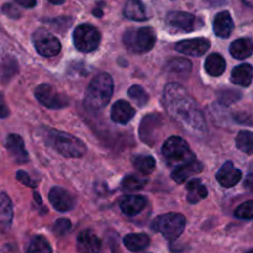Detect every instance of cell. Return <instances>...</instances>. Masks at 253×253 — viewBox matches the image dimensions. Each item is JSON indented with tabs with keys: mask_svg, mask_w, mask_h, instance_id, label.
Here are the masks:
<instances>
[{
	"mask_svg": "<svg viewBox=\"0 0 253 253\" xmlns=\"http://www.w3.org/2000/svg\"><path fill=\"white\" fill-rule=\"evenodd\" d=\"M128 96L132 99L133 103L137 106L142 108L147 104L148 101V95L145 91V89L140 85H132L130 89H128Z\"/></svg>",
	"mask_w": 253,
	"mask_h": 253,
	"instance_id": "cell-33",
	"label": "cell"
},
{
	"mask_svg": "<svg viewBox=\"0 0 253 253\" xmlns=\"http://www.w3.org/2000/svg\"><path fill=\"white\" fill-rule=\"evenodd\" d=\"M162 126V118L158 114H150L142 119L140 125V137L147 145L153 146L157 140L158 130Z\"/></svg>",
	"mask_w": 253,
	"mask_h": 253,
	"instance_id": "cell-11",
	"label": "cell"
},
{
	"mask_svg": "<svg viewBox=\"0 0 253 253\" xmlns=\"http://www.w3.org/2000/svg\"><path fill=\"white\" fill-rule=\"evenodd\" d=\"M136 110L130 103L125 100H119L111 108V119L118 124H127L135 116Z\"/></svg>",
	"mask_w": 253,
	"mask_h": 253,
	"instance_id": "cell-20",
	"label": "cell"
},
{
	"mask_svg": "<svg viewBox=\"0 0 253 253\" xmlns=\"http://www.w3.org/2000/svg\"><path fill=\"white\" fill-rule=\"evenodd\" d=\"M26 253H52L51 245L43 236H36L30 242Z\"/></svg>",
	"mask_w": 253,
	"mask_h": 253,
	"instance_id": "cell-32",
	"label": "cell"
},
{
	"mask_svg": "<svg viewBox=\"0 0 253 253\" xmlns=\"http://www.w3.org/2000/svg\"><path fill=\"white\" fill-rule=\"evenodd\" d=\"M219 101L222 105H230V104L235 103V101L239 100L241 98V94L237 93V91L232 90H224L221 93H219Z\"/></svg>",
	"mask_w": 253,
	"mask_h": 253,
	"instance_id": "cell-35",
	"label": "cell"
},
{
	"mask_svg": "<svg viewBox=\"0 0 253 253\" xmlns=\"http://www.w3.org/2000/svg\"><path fill=\"white\" fill-rule=\"evenodd\" d=\"M147 180L145 178L140 177V175H135V174H130L126 175L125 178L121 182V189L124 192H136V190L142 189L143 187L146 185Z\"/></svg>",
	"mask_w": 253,
	"mask_h": 253,
	"instance_id": "cell-30",
	"label": "cell"
},
{
	"mask_svg": "<svg viewBox=\"0 0 253 253\" xmlns=\"http://www.w3.org/2000/svg\"><path fill=\"white\" fill-rule=\"evenodd\" d=\"M166 24L179 32H192L198 29V19L193 14L184 11H170L166 16Z\"/></svg>",
	"mask_w": 253,
	"mask_h": 253,
	"instance_id": "cell-10",
	"label": "cell"
},
{
	"mask_svg": "<svg viewBox=\"0 0 253 253\" xmlns=\"http://www.w3.org/2000/svg\"><path fill=\"white\" fill-rule=\"evenodd\" d=\"M247 253H253V249H252V250H250V251L247 252Z\"/></svg>",
	"mask_w": 253,
	"mask_h": 253,
	"instance_id": "cell-44",
	"label": "cell"
},
{
	"mask_svg": "<svg viewBox=\"0 0 253 253\" xmlns=\"http://www.w3.org/2000/svg\"><path fill=\"white\" fill-rule=\"evenodd\" d=\"M210 48V42L207 39H192V40H182L175 44V49L179 53L185 54V56L199 57L207 53L208 49Z\"/></svg>",
	"mask_w": 253,
	"mask_h": 253,
	"instance_id": "cell-12",
	"label": "cell"
},
{
	"mask_svg": "<svg viewBox=\"0 0 253 253\" xmlns=\"http://www.w3.org/2000/svg\"><path fill=\"white\" fill-rule=\"evenodd\" d=\"M242 1H244L245 4L247 5V6H250V7H253V0H242Z\"/></svg>",
	"mask_w": 253,
	"mask_h": 253,
	"instance_id": "cell-43",
	"label": "cell"
},
{
	"mask_svg": "<svg viewBox=\"0 0 253 253\" xmlns=\"http://www.w3.org/2000/svg\"><path fill=\"white\" fill-rule=\"evenodd\" d=\"M124 15L133 21H145L148 19L145 5L141 0H127L124 7Z\"/></svg>",
	"mask_w": 253,
	"mask_h": 253,
	"instance_id": "cell-24",
	"label": "cell"
},
{
	"mask_svg": "<svg viewBox=\"0 0 253 253\" xmlns=\"http://www.w3.org/2000/svg\"><path fill=\"white\" fill-rule=\"evenodd\" d=\"M1 10L6 16L11 17V19H19L20 17V11L12 4H5Z\"/></svg>",
	"mask_w": 253,
	"mask_h": 253,
	"instance_id": "cell-38",
	"label": "cell"
},
{
	"mask_svg": "<svg viewBox=\"0 0 253 253\" xmlns=\"http://www.w3.org/2000/svg\"><path fill=\"white\" fill-rule=\"evenodd\" d=\"M235 216L242 220H253V200L242 203L235 210Z\"/></svg>",
	"mask_w": 253,
	"mask_h": 253,
	"instance_id": "cell-34",
	"label": "cell"
},
{
	"mask_svg": "<svg viewBox=\"0 0 253 253\" xmlns=\"http://www.w3.org/2000/svg\"><path fill=\"white\" fill-rule=\"evenodd\" d=\"M187 220L182 214H165L156 217L152 222V229L163 235L168 241H174L183 234Z\"/></svg>",
	"mask_w": 253,
	"mask_h": 253,
	"instance_id": "cell-6",
	"label": "cell"
},
{
	"mask_svg": "<svg viewBox=\"0 0 253 253\" xmlns=\"http://www.w3.org/2000/svg\"><path fill=\"white\" fill-rule=\"evenodd\" d=\"M14 217L11 199L6 193H0V232L10 230Z\"/></svg>",
	"mask_w": 253,
	"mask_h": 253,
	"instance_id": "cell-19",
	"label": "cell"
},
{
	"mask_svg": "<svg viewBox=\"0 0 253 253\" xmlns=\"http://www.w3.org/2000/svg\"><path fill=\"white\" fill-rule=\"evenodd\" d=\"M48 1L52 2V4H54V5H61V4H63L64 0H48Z\"/></svg>",
	"mask_w": 253,
	"mask_h": 253,
	"instance_id": "cell-42",
	"label": "cell"
},
{
	"mask_svg": "<svg viewBox=\"0 0 253 253\" xmlns=\"http://www.w3.org/2000/svg\"><path fill=\"white\" fill-rule=\"evenodd\" d=\"M123 42L132 53H146L151 51L156 43V34L151 27L127 30L124 34Z\"/></svg>",
	"mask_w": 253,
	"mask_h": 253,
	"instance_id": "cell-5",
	"label": "cell"
},
{
	"mask_svg": "<svg viewBox=\"0 0 253 253\" xmlns=\"http://www.w3.org/2000/svg\"><path fill=\"white\" fill-rule=\"evenodd\" d=\"M35 96L40 104L48 109L66 108L69 103V100L63 94L58 93L49 84H41V85L37 86L36 90H35Z\"/></svg>",
	"mask_w": 253,
	"mask_h": 253,
	"instance_id": "cell-9",
	"label": "cell"
},
{
	"mask_svg": "<svg viewBox=\"0 0 253 253\" xmlns=\"http://www.w3.org/2000/svg\"><path fill=\"white\" fill-rule=\"evenodd\" d=\"M6 148L17 163H26L29 161V152L25 148V143L21 136L15 135V133L7 136Z\"/></svg>",
	"mask_w": 253,
	"mask_h": 253,
	"instance_id": "cell-16",
	"label": "cell"
},
{
	"mask_svg": "<svg viewBox=\"0 0 253 253\" xmlns=\"http://www.w3.org/2000/svg\"><path fill=\"white\" fill-rule=\"evenodd\" d=\"M9 114H10L9 106H7L6 101H5L4 94L0 91V119L7 118V116H9Z\"/></svg>",
	"mask_w": 253,
	"mask_h": 253,
	"instance_id": "cell-39",
	"label": "cell"
},
{
	"mask_svg": "<svg viewBox=\"0 0 253 253\" xmlns=\"http://www.w3.org/2000/svg\"><path fill=\"white\" fill-rule=\"evenodd\" d=\"M253 79V67L251 64H240L232 69L231 82L240 86H249Z\"/></svg>",
	"mask_w": 253,
	"mask_h": 253,
	"instance_id": "cell-23",
	"label": "cell"
},
{
	"mask_svg": "<svg viewBox=\"0 0 253 253\" xmlns=\"http://www.w3.org/2000/svg\"><path fill=\"white\" fill-rule=\"evenodd\" d=\"M73 43L83 53L95 51L100 43V32L93 25L82 24L73 32Z\"/></svg>",
	"mask_w": 253,
	"mask_h": 253,
	"instance_id": "cell-7",
	"label": "cell"
},
{
	"mask_svg": "<svg viewBox=\"0 0 253 253\" xmlns=\"http://www.w3.org/2000/svg\"><path fill=\"white\" fill-rule=\"evenodd\" d=\"M15 1L19 5H21V6L30 9V7H34L36 5L37 0H15Z\"/></svg>",
	"mask_w": 253,
	"mask_h": 253,
	"instance_id": "cell-40",
	"label": "cell"
},
{
	"mask_svg": "<svg viewBox=\"0 0 253 253\" xmlns=\"http://www.w3.org/2000/svg\"><path fill=\"white\" fill-rule=\"evenodd\" d=\"M203 170V165L199 161L195 158V160L189 161V162L184 163V165L179 166V167L174 168L172 173L173 180H175L177 183H184L185 180L189 179L193 175L199 174Z\"/></svg>",
	"mask_w": 253,
	"mask_h": 253,
	"instance_id": "cell-17",
	"label": "cell"
},
{
	"mask_svg": "<svg viewBox=\"0 0 253 253\" xmlns=\"http://www.w3.org/2000/svg\"><path fill=\"white\" fill-rule=\"evenodd\" d=\"M234 30V21L229 11H221L215 16L214 20V32L216 36L225 39L231 35Z\"/></svg>",
	"mask_w": 253,
	"mask_h": 253,
	"instance_id": "cell-21",
	"label": "cell"
},
{
	"mask_svg": "<svg viewBox=\"0 0 253 253\" xmlns=\"http://www.w3.org/2000/svg\"><path fill=\"white\" fill-rule=\"evenodd\" d=\"M187 199L188 202L195 204V203H199L200 200L205 199L208 195V189L205 188V185L203 184L200 179H192L187 184Z\"/></svg>",
	"mask_w": 253,
	"mask_h": 253,
	"instance_id": "cell-28",
	"label": "cell"
},
{
	"mask_svg": "<svg viewBox=\"0 0 253 253\" xmlns=\"http://www.w3.org/2000/svg\"><path fill=\"white\" fill-rule=\"evenodd\" d=\"M41 136L49 147H52L64 157H82L86 152L85 145L79 138L69 133L52 130V128H43Z\"/></svg>",
	"mask_w": 253,
	"mask_h": 253,
	"instance_id": "cell-3",
	"label": "cell"
},
{
	"mask_svg": "<svg viewBox=\"0 0 253 253\" xmlns=\"http://www.w3.org/2000/svg\"><path fill=\"white\" fill-rule=\"evenodd\" d=\"M162 153L166 162L174 168L189 162V161L195 160L194 153L190 150L187 141L183 140L182 137L173 136L169 137L162 146Z\"/></svg>",
	"mask_w": 253,
	"mask_h": 253,
	"instance_id": "cell-4",
	"label": "cell"
},
{
	"mask_svg": "<svg viewBox=\"0 0 253 253\" xmlns=\"http://www.w3.org/2000/svg\"><path fill=\"white\" fill-rule=\"evenodd\" d=\"M71 229L72 224L68 219H59L53 225V232L58 236H64V235L71 231Z\"/></svg>",
	"mask_w": 253,
	"mask_h": 253,
	"instance_id": "cell-36",
	"label": "cell"
},
{
	"mask_svg": "<svg viewBox=\"0 0 253 253\" xmlns=\"http://www.w3.org/2000/svg\"><path fill=\"white\" fill-rule=\"evenodd\" d=\"M48 199L54 209L61 212L69 211L73 209L74 204H76V199L73 198V195L68 190L59 187H54L49 190Z\"/></svg>",
	"mask_w": 253,
	"mask_h": 253,
	"instance_id": "cell-13",
	"label": "cell"
},
{
	"mask_svg": "<svg viewBox=\"0 0 253 253\" xmlns=\"http://www.w3.org/2000/svg\"><path fill=\"white\" fill-rule=\"evenodd\" d=\"M123 241L126 249L132 252H138L147 249L151 240L146 234H128L124 237Z\"/></svg>",
	"mask_w": 253,
	"mask_h": 253,
	"instance_id": "cell-26",
	"label": "cell"
},
{
	"mask_svg": "<svg viewBox=\"0 0 253 253\" xmlns=\"http://www.w3.org/2000/svg\"><path fill=\"white\" fill-rule=\"evenodd\" d=\"M226 69V62L219 53H212L205 59V71L212 77H219Z\"/></svg>",
	"mask_w": 253,
	"mask_h": 253,
	"instance_id": "cell-27",
	"label": "cell"
},
{
	"mask_svg": "<svg viewBox=\"0 0 253 253\" xmlns=\"http://www.w3.org/2000/svg\"><path fill=\"white\" fill-rule=\"evenodd\" d=\"M132 163L136 169L143 175L151 174L156 168V161L152 156H135Z\"/></svg>",
	"mask_w": 253,
	"mask_h": 253,
	"instance_id": "cell-29",
	"label": "cell"
},
{
	"mask_svg": "<svg viewBox=\"0 0 253 253\" xmlns=\"http://www.w3.org/2000/svg\"><path fill=\"white\" fill-rule=\"evenodd\" d=\"M78 253H99L101 250V240L91 230H84L77 237Z\"/></svg>",
	"mask_w": 253,
	"mask_h": 253,
	"instance_id": "cell-14",
	"label": "cell"
},
{
	"mask_svg": "<svg viewBox=\"0 0 253 253\" xmlns=\"http://www.w3.org/2000/svg\"><path fill=\"white\" fill-rule=\"evenodd\" d=\"M165 104L169 115L192 132L207 130L204 115L194 99L178 83H168L165 88Z\"/></svg>",
	"mask_w": 253,
	"mask_h": 253,
	"instance_id": "cell-1",
	"label": "cell"
},
{
	"mask_svg": "<svg viewBox=\"0 0 253 253\" xmlns=\"http://www.w3.org/2000/svg\"><path fill=\"white\" fill-rule=\"evenodd\" d=\"M230 53L236 59H246L253 53V41L249 37L235 40L230 46Z\"/></svg>",
	"mask_w": 253,
	"mask_h": 253,
	"instance_id": "cell-22",
	"label": "cell"
},
{
	"mask_svg": "<svg viewBox=\"0 0 253 253\" xmlns=\"http://www.w3.org/2000/svg\"><path fill=\"white\" fill-rule=\"evenodd\" d=\"M236 146L240 151L253 155V132L251 131H240L236 137Z\"/></svg>",
	"mask_w": 253,
	"mask_h": 253,
	"instance_id": "cell-31",
	"label": "cell"
},
{
	"mask_svg": "<svg viewBox=\"0 0 253 253\" xmlns=\"http://www.w3.org/2000/svg\"><path fill=\"white\" fill-rule=\"evenodd\" d=\"M166 71L170 74L180 77V78H185L192 72V62L188 61L185 58H174L170 59L166 64Z\"/></svg>",
	"mask_w": 253,
	"mask_h": 253,
	"instance_id": "cell-25",
	"label": "cell"
},
{
	"mask_svg": "<svg viewBox=\"0 0 253 253\" xmlns=\"http://www.w3.org/2000/svg\"><path fill=\"white\" fill-rule=\"evenodd\" d=\"M147 205V200L142 195H126L120 202L123 212L127 216H136L140 214Z\"/></svg>",
	"mask_w": 253,
	"mask_h": 253,
	"instance_id": "cell-18",
	"label": "cell"
},
{
	"mask_svg": "<svg viewBox=\"0 0 253 253\" xmlns=\"http://www.w3.org/2000/svg\"><path fill=\"white\" fill-rule=\"evenodd\" d=\"M16 179L19 180V182H21L24 185H26V187L35 188L37 184L35 180H32L31 178H30V175L27 174L26 172H22V170H19V172L16 173Z\"/></svg>",
	"mask_w": 253,
	"mask_h": 253,
	"instance_id": "cell-37",
	"label": "cell"
},
{
	"mask_svg": "<svg viewBox=\"0 0 253 253\" xmlns=\"http://www.w3.org/2000/svg\"><path fill=\"white\" fill-rule=\"evenodd\" d=\"M242 173L241 170L235 168L234 163L231 161H227L224 163L220 170L216 174L217 182L220 183V185L225 188H231L234 185H236L237 183L241 180Z\"/></svg>",
	"mask_w": 253,
	"mask_h": 253,
	"instance_id": "cell-15",
	"label": "cell"
},
{
	"mask_svg": "<svg viewBox=\"0 0 253 253\" xmlns=\"http://www.w3.org/2000/svg\"><path fill=\"white\" fill-rule=\"evenodd\" d=\"M93 12H94V15H95V16H98V17L103 16V11H101V9H95Z\"/></svg>",
	"mask_w": 253,
	"mask_h": 253,
	"instance_id": "cell-41",
	"label": "cell"
},
{
	"mask_svg": "<svg viewBox=\"0 0 253 253\" xmlns=\"http://www.w3.org/2000/svg\"><path fill=\"white\" fill-rule=\"evenodd\" d=\"M114 91V82L110 74L100 73L94 77L86 89L84 105L91 111H99L110 101Z\"/></svg>",
	"mask_w": 253,
	"mask_h": 253,
	"instance_id": "cell-2",
	"label": "cell"
},
{
	"mask_svg": "<svg viewBox=\"0 0 253 253\" xmlns=\"http://www.w3.org/2000/svg\"><path fill=\"white\" fill-rule=\"evenodd\" d=\"M32 42L36 51L43 57H54L61 52L59 40L44 29H39L34 32Z\"/></svg>",
	"mask_w": 253,
	"mask_h": 253,
	"instance_id": "cell-8",
	"label": "cell"
}]
</instances>
